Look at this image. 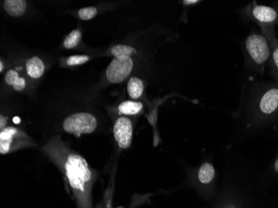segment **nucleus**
Listing matches in <instances>:
<instances>
[{
	"instance_id": "obj_2",
	"label": "nucleus",
	"mask_w": 278,
	"mask_h": 208,
	"mask_svg": "<svg viewBox=\"0 0 278 208\" xmlns=\"http://www.w3.org/2000/svg\"><path fill=\"white\" fill-rule=\"evenodd\" d=\"M98 127L96 118L88 112H77L64 119L63 130L70 134H90Z\"/></svg>"
},
{
	"instance_id": "obj_18",
	"label": "nucleus",
	"mask_w": 278,
	"mask_h": 208,
	"mask_svg": "<svg viewBox=\"0 0 278 208\" xmlns=\"http://www.w3.org/2000/svg\"><path fill=\"white\" fill-rule=\"evenodd\" d=\"M20 77L18 75V73L14 70H10L6 73L5 76V83L9 85L13 86L14 83L18 81Z\"/></svg>"
},
{
	"instance_id": "obj_21",
	"label": "nucleus",
	"mask_w": 278,
	"mask_h": 208,
	"mask_svg": "<svg viewBox=\"0 0 278 208\" xmlns=\"http://www.w3.org/2000/svg\"><path fill=\"white\" fill-rule=\"evenodd\" d=\"M273 59L274 63H275V64H276V67H277L278 68V48H276V50H275V51H274Z\"/></svg>"
},
{
	"instance_id": "obj_7",
	"label": "nucleus",
	"mask_w": 278,
	"mask_h": 208,
	"mask_svg": "<svg viewBox=\"0 0 278 208\" xmlns=\"http://www.w3.org/2000/svg\"><path fill=\"white\" fill-rule=\"evenodd\" d=\"M278 108V89L271 88L263 95L261 99L260 108L262 112L270 114Z\"/></svg>"
},
{
	"instance_id": "obj_20",
	"label": "nucleus",
	"mask_w": 278,
	"mask_h": 208,
	"mask_svg": "<svg viewBox=\"0 0 278 208\" xmlns=\"http://www.w3.org/2000/svg\"><path fill=\"white\" fill-rule=\"evenodd\" d=\"M6 122H7V120L5 119V117L1 115L0 116V123H0V128H1V130L5 128V125H6Z\"/></svg>"
},
{
	"instance_id": "obj_16",
	"label": "nucleus",
	"mask_w": 278,
	"mask_h": 208,
	"mask_svg": "<svg viewBox=\"0 0 278 208\" xmlns=\"http://www.w3.org/2000/svg\"><path fill=\"white\" fill-rule=\"evenodd\" d=\"M97 14L98 10L95 7L83 8L79 11V17L82 20L88 21L95 18Z\"/></svg>"
},
{
	"instance_id": "obj_23",
	"label": "nucleus",
	"mask_w": 278,
	"mask_h": 208,
	"mask_svg": "<svg viewBox=\"0 0 278 208\" xmlns=\"http://www.w3.org/2000/svg\"><path fill=\"white\" fill-rule=\"evenodd\" d=\"M4 63H3V61H0V72L2 73L3 71H4Z\"/></svg>"
},
{
	"instance_id": "obj_13",
	"label": "nucleus",
	"mask_w": 278,
	"mask_h": 208,
	"mask_svg": "<svg viewBox=\"0 0 278 208\" xmlns=\"http://www.w3.org/2000/svg\"><path fill=\"white\" fill-rule=\"evenodd\" d=\"M215 175V169L210 164H204L200 168L198 172V179L202 183H209L213 181Z\"/></svg>"
},
{
	"instance_id": "obj_14",
	"label": "nucleus",
	"mask_w": 278,
	"mask_h": 208,
	"mask_svg": "<svg viewBox=\"0 0 278 208\" xmlns=\"http://www.w3.org/2000/svg\"><path fill=\"white\" fill-rule=\"evenodd\" d=\"M81 38H82V33L79 29H74V31L71 32L70 34H67V37L63 40V47L67 50H71L74 48L77 47L80 43Z\"/></svg>"
},
{
	"instance_id": "obj_6",
	"label": "nucleus",
	"mask_w": 278,
	"mask_h": 208,
	"mask_svg": "<svg viewBox=\"0 0 278 208\" xmlns=\"http://www.w3.org/2000/svg\"><path fill=\"white\" fill-rule=\"evenodd\" d=\"M132 124L130 119L127 117H120L115 122L113 127V134L119 148L126 149L132 144Z\"/></svg>"
},
{
	"instance_id": "obj_15",
	"label": "nucleus",
	"mask_w": 278,
	"mask_h": 208,
	"mask_svg": "<svg viewBox=\"0 0 278 208\" xmlns=\"http://www.w3.org/2000/svg\"><path fill=\"white\" fill-rule=\"evenodd\" d=\"M112 56L114 58H126L132 56L136 53V50L128 45H115L111 50Z\"/></svg>"
},
{
	"instance_id": "obj_10",
	"label": "nucleus",
	"mask_w": 278,
	"mask_h": 208,
	"mask_svg": "<svg viewBox=\"0 0 278 208\" xmlns=\"http://www.w3.org/2000/svg\"><path fill=\"white\" fill-rule=\"evenodd\" d=\"M252 14L258 20L263 22H273L277 17V14L275 9L267 6H261V5L254 8Z\"/></svg>"
},
{
	"instance_id": "obj_4",
	"label": "nucleus",
	"mask_w": 278,
	"mask_h": 208,
	"mask_svg": "<svg viewBox=\"0 0 278 208\" xmlns=\"http://www.w3.org/2000/svg\"><path fill=\"white\" fill-rule=\"evenodd\" d=\"M132 67L133 62L131 57L114 58L106 70V76L110 83H122L129 76Z\"/></svg>"
},
{
	"instance_id": "obj_1",
	"label": "nucleus",
	"mask_w": 278,
	"mask_h": 208,
	"mask_svg": "<svg viewBox=\"0 0 278 208\" xmlns=\"http://www.w3.org/2000/svg\"><path fill=\"white\" fill-rule=\"evenodd\" d=\"M43 151L65 175L81 208H91V192L96 176L82 156L67 148L56 136Z\"/></svg>"
},
{
	"instance_id": "obj_5",
	"label": "nucleus",
	"mask_w": 278,
	"mask_h": 208,
	"mask_svg": "<svg viewBox=\"0 0 278 208\" xmlns=\"http://www.w3.org/2000/svg\"><path fill=\"white\" fill-rule=\"evenodd\" d=\"M246 47L250 56L257 63H264L269 57V48L263 36L257 34L249 36L246 41Z\"/></svg>"
},
{
	"instance_id": "obj_24",
	"label": "nucleus",
	"mask_w": 278,
	"mask_h": 208,
	"mask_svg": "<svg viewBox=\"0 0 278 208\" xmlns=\"http://www.w3.org/2000/svg\"><path fill=\"white\" fill-rule=\"evenodd\" d=\"M275 169L278 172V159L276 160V164H275Z\"/></svg>"
},
{
	"instance_id": "obj_17",
	"label": "nucleus",
	"mask_w": 278,
	"mask_h": 208,
	"mask_svg": "<svg viewBox=\"0 0 278 208\" xmlns=\"http://www.w3.org/2000/svg\"><path fill=\"white\" fill-rule=\"evenodd\" d=\"M89 57L88 55H73L66 59V63L68 66H78L87 63Z\"/></svg>"
},
{
	"instance_id": "obj_22",
	"label": "nucleus",
	"mask_w": 278,
	"mask_h": 208,
	"mask_svg": "<svg viewBox=\"0 0 278 208\" xmlns=\"http://www.w3.org/2000/svg\"><path fill=\"white\" fill-rule=\"evenodd\" d=\"M199 1L198 0H186L184 1V4L185 5H193V4H196V3H198Z\"/></svg>"
},
{
	"instance_id": "obj_12",
	"label": "nucleus",
	"mask_w": 278,
	"mask_h": 208,
	"mask_svg": "<svg viewBox=\"0 0 278 208\" xmlns=\"http://www.w3.org/2000/svg\"><path fill=\"white\" fill-rule=\"evenodd\" d=\"M142 109L143 103L136 101H124L119 107V112L124 115L137 114Z\"/></svg>"
},
{
	"instance_id": "obj_11",
	"label": "nucleus",
	"mask_w": 278,
	"mask_h": 208,
	"mask_svg": "<svg viewBox=\"0 0 278 208\" xmlns=\"http://www.w3.org/2000/svg\"><path fill=\"white\" fill-rule=\"evenodd\" d=\"M144 82L137 78L133 77L131 78L128 83V92L129 97L132 99H137L142 96L144 93Z\"/></svg>"
},
{
	"instance_id": "obj_9",
	"label": "nucleus",
	"mask_w": 278,
	"mask_h": 208,
	"mask_svg": "<svg viewBox=\"0 0 278 208\" xmlns=\"http://www.w3.org/2000/svg\"><path fill=\"white\" fill-rule=\"evenodd\" d=\"M5 11L12 17H20L27 9V2L25 0H6L4 2Z\"/></svg>"
},
{
	"instance_id": "obj_3",
	"label": "nucleus",
	"mask_w": 278,
	"mask_h": 208,
	"mask_svg": "<svg viewBox=\"0 0 278 208\" xmlns=\"http://www.w3.org/2000/svg\"><path fill=\"white\" fill-rule=\"evenodd\" d=\"M31 145V139L21 130L7 127L0 132V153L7 154L18 148Z\"/></svg>"
},
{
	"instance_id": "obj_19",
	"label": "nucleus",
	"mask_w": 278,
	"mask_h": 208,
	"mask_svg": "<svg viewBox=\"0 0 278 208\" xmlns=\"http://www.w3.org/2000/svg\"><path fill=\"white\" fill-rule=\"evenodd\" d=\"M25 87H26V81H25L24 78H21V77L13 85L14 89L16 90V91H22V90L25 89Z\"/></svg>"
},
{
	"instance_id": "obj_8",
	"label": "nucleus",
	"mask_w": 278,
	"mask_h": 208,
	"mask_svg": "<svg viewBox=\"0 0 278 208\" xmlns=\"http://www.w3.org/2000/svg\"><path fill=\"white\" fill-rule=\"evenodd\" d=\"M44 70V63L38 57L30 58L26 62V71L32 79H39L41 76H43Z\"/></svg>"
}]
</instances>
